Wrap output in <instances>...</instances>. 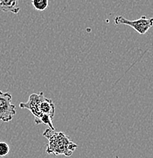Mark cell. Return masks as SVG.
Here are the masks:
<instances>
[{
    "label": "cell",
    "instance_id": "8992f818",
    "mask_svg": "<svg viewBox=\"0 0 153 158\" xmlns=\"http://www.w3.org/2000/svg\"><path fill=\"white\" fill-rule=\"evenodd\" d=\"M0 11L18 14L20 11L19 0H0Z\"/></svg>",
    "mask_w": 153,
    "mask_h": 158
},
{
    "label": "cell",
    "instance_id": "5b68a950",
    "mask_svg": "<svg viewBox=\"0 0 153 158\" xmlns=\"http://www.w3.org/2000/svg\"><path fill=\"white\" fill-rule=\"evenodd\" d=\"M40 111L42 114L48 115L53 118L55 115V105L51 99L42 97L40 103Z\"/></svg>",
    "mask_w": 153,
    "mask_h": 158
},
{
    "label": "cell",
    "instance_id": "52a82bcc",
    "mask_svg": "<svg viewBox=\"0 0 153 158\" xmlns=\"http://www.w3.org/2000/svg\"><path fill=\"white\" fill-rule=\"evenodd\" d=\"M34 122H35V123L37 125H40V124L47 125V126H48L49 128L51 130H53V131H54V129H55V128H54L53 125V123H52V118H51L50 116H48V115L43 114L40 118H37V119H34Z\"/></svg>",
    "mask_w": 153,
    "mask_h": 158
},
{
    "label": "cell",
    "instance_id": "ba28073f",
    "mask_svg": "<svg viewBox=\"0 0 153 158\" xmlns=\"http://www.w3.org/2000/svg\"><path fill=\"white\" fill-rule=\"evenodd\" d=\"M33 7L37 11H44L48 7V0H31Z\"/></svg>",
    "mask_w": 153,
    "mask_h": 158
},
{
    "label": "cell",
    "instance_id": "7a4b0ae2",
    "mask_svg": "<svg viewBox=\"0 0 153 158\" xmlns=\"http://www.w3.org/2000/svg\"><path fill=\"white\" fill-rule=\"evenodd\" d=\"M114 23L116 25L125 24L133 27L137 33L141 35H144L148 32L153 25V18H147L146 16H142L140 19L134 21L127 20L123 16H117L114 18Z\"/></svg>",
    "mask_w": 153,
    "mask_h": 158
},
{
    "label": "cell",
    "instance_id": "9c48e42d",
    "mask_svg": "<svg viewBox=\"0 0 153 158\" xmlns=\"http://www.w3.org/2000/svg\"><path fill=\"white\" fill-rule=\"evenodd\" d=\"M10 151L9 144L3 141H0V157H6L8 155Z\"/></svg>",
    "mask_w": 153,
    "mask_h": 158
},
{
    "label": "cell",
    "instance_id": "6da1fadb",
    "mask_svg": "<svg viewBox=\"0 0 153 158\" xmlns=\"http://www.w3.org/2000/svg\"><path fill=\"white\" fill-rule=\"evenodd\" d=\"M43 135L48 139L46 149L48 154L70 157L77 148V144L72 141L64 132H56L50 128H47Z\"/></svg>",
    "mask_w": 153,
    "mask_h": 158
},
{
    "label": "cell",
    "instance_id": "277c9868",
    "mask_svg": "<svg viewBox=\"0 0 153 158\" xmlns=\"http://www.w3.org/2000/svg\"><path fill=\"white\" fill-rule=\"evenodd\" d=\"M43 96V92H40L39 94H32L29 97L28 101L26 103H21L19 104V107L28 110L34 116V119H37L43 115L40 111V103Z\"/></svg>",
    "mask_w": 153,
    "mask_h": 158
},
{
    "label": "cell",
    "instance_id": "3957f363",
    "mask_svg": "<svg viewBox=\"0 0 153 158\" xmlns=\"http://www.w3.org/2000/svg\"><path fill=\"white\" fill-rule=\"evenodd\" d=\"M12 97L9 92L0 90V121L9 123L16 114V107L11 103Z\"/></svg>",
    "mask_w": 153,
    "mask_h": 158
}]
</instances>
